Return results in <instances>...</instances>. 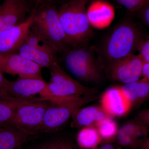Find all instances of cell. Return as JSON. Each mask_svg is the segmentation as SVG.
Wrapping results in <instances>:
<instances>
[{"label":"cell","instance_id":"ffe728a7","mask_svg":"<svg viewBox=\"0 0 149 149\" xmlns=\"http://www.w3.org/2000/svg\"><path fill=\"white\" fill-rule=\"evenodd\" d=\"M102 140L97 128L93 126L83 128L77 134V145L83 149H95Z\"/></svg>","mask_w":149,"mask_h":149},{"label":"cell","instance_id":"e0dca14e","mask_svg":"<svg viewBox=\"0 0 149 149\" xmlns=\"http://www.w3.org/2000/svg\"><path fill=\"white\" fill-rule=\"evenodd\" d=\"M108 118L113 117L102 106L82 107L77 109L72 115L71 126L77 128L95 127L100 121Z\"/></svg>","mask_w":149,"mask_h":149},{"label":"cell","instance_id":"484cf974","mask_svg":"<svg viewBox=\"0 0 149 149\" xmlns=\"http://www.w3.org/2000/svg\"><path fill=\"white\" fill-rule=\"evenodd\" d=\"M134 121L149 130V109L143 110L136 115Z\"/></svg>","mask_w":149,"mask_h":149},{"label":"cell","instance_id":"4fadbf2b","mask_svg":"<svg viewBox=\"0 0 149 149\" xmlns=\"http://www.w3.org/2000/svg\"><path fill=\"white\" fill-rule=\"evenodd\" d=\"M33 9L26 0H3L0 4V32L22 23Z\"/></svg>","mask_w":149,"mask_h":149},{"label":"cell","instance_id":"cb8c5ba5","mask_svg":"<svg viewBox=\"0 0 149 149\" xmlns=\"http://www.w3.org/2000/svg\"><path fill=\"white\" fill-rule=\"evenodd\" d=\"M125 8L130 11L141 10L145 6L149 3V0H116Z\"/></svg>","mask_w":149,"mask_h":149},{"label":"cell","instance_id":"f1b7e54d","mask_svg":"<svg viewBox=\"0 0 149 149\" xmlns=\"http://www.w3.org/2000/svg\"><path fill=\"white\" fill-rule=\"evenodd\" d=\"M35 4V8L39 7L40 6L45 4H53L59 0H32Z\"/></svg>","mask_w":149,"mask_h":149},{"label":"cell","instance_id":"3957f363","mask_svg":"<svg viewBox=\"0 0 149 149\" xmlns=\"http://www.w3.org/2000/svg\"><path fill=\"white\" fill-rule=\"evenodd\" d=\"M30 29L61 55L71 49L61 24L58 10L53 4L36 8Z\"/></svg>","mask_w":149,"mask_h":149},{"label":"cell","instance_id":"7a4b0ae2","mask_svg":"<svg viewBox=\"0 0 149 149\" xmlns=\"http://www.w3.org/2000/svg\"><path fill=\"white\" fill-rule=\"evenodd\" d=\"M143 40L136 25L125 20L114 27L104 40L100 49L102 61L108 65L134 54Z\"/></svg>","mask_w":149,"mask_h":149},{"label":"cell","instance_id":"2e32d148","mask_svg":"<svg viewBox=\"0 0 149 149\" xmlns=\"http://www.w3.org/2000/svg\"><path fill=\"white\" fill-rule=\"evenodd\" d=\"M149 132L146 127L133 120L126 123L118 129L116 139L123 147L138 149Z\"/></svg>","mask_w":149,"mask_h":149},{"label":"cell","instance_id":"1f68e13d","mask_svg":"<svg viewBox=\"0 0 149 149\" xmlns=\"http://www.w3.org/2000/svg\"><path fill=\"white\" fill-rule=\"evenodd\" d=\"M95 149H116V148L114 145L110 143L109 142H108V143L106 142L103 144L100 147L97 148Z\"/></svg>","mask_w":149,"mask_h":149},{"label":"cell","instance_id":"d6986e66","mask_svg":"<svg viewBox=\"0 0 149 149\" xmlns=\"http://www.w3.org/2000/svg\"><path fill=\"white\" fill-rule=\"evenodd\" d=\"M121 88L130 102L132 109L139 107L149 99V80L144 77L138 81L125 84Z\"/></svg>","mask_w":149,"mask_h":149},{"label":"cell","instance_id":"52a82bcc","mask_svg":"<svg viewBox=\"0 0 149 149\" xmlns=\"http://www.w3.org/2000/svg\"><path fill=\"white\" fill-rule=\"evenodd\" d=\"M49 101L39 98L33 100L17 99V108L9 123L20 128L30 136L40 133V127Z\"/></svg>","mask_w":149,"mask_h":149},{"label":"cell","instance_id":"f546056e","mask_svg":"<svg viewBox=\"0 0 149 149\" xmlns=\"http://www.w3.org/2000/svg\"><path fill=\"white\" fill-rule=\"evenodd\" d=\"M142 76L149 80V63H145L142 70Z\"/></svg>","mask_w":149,"mask_h":149},{"label":"cell","instance_id":"d6a6232c","mask_svg":"<svg viewBox=\"0 0 149 149\" xmlns=\"http://www.w3.org/2000/svg\"><path fill=\"white\" fill-rule=\"evenodd\" d=\"M94 1V0H85L86 3L88 2L91 1Z\"/></svg>","mask_w":149,"mask_h":149},{"label":"cell","instance_id":"d4e9b609","mask_svg":"<svg viewBox=\"0 0 149 149\" xmlns=\"http://www.w3.org/2000/svg\"><path fill=\"white\" fill-rule=\"evenodd\" d=\"M137 50L139 52L145 63H149V39L141 40L137 47Z\"/></svg>","mask_w":149,"mask_h":149},{"label":"cell","instance_id":"8992f818","mask_svg":"<svg viewBox=\"0 0 149 149\" xmlns=\"http://www.w3.org/2000/svg\"><path fill=\"white\" fill-rule=\"evenodd\" d=\"M68 72L77 81L86 84H99L102 81L100 68L93 49L86 47L71 49L62 55Z\"/></svg>","mask_w":149,"mask_h":149},{"label":"cell","instance_id":"ac0fdd59","mask_svg":"<svg viewBox=\"0 0 149 149\" xmlns=\"http://www.w3.org/2000/svg\"><path fill=\"white\" fill-rule=\"evenodd\" d=\"M30 135L10 123L0 124V149H18L27 143Z\"/></svg>","mask_w":149,"mask_h":149},{"label":"cell","instance_id":"836d02e7","mask_svg":"<svg viewBox=\"0 0 149 149\" xmlns=\"http://www.w3.org/2000/svg\"><path fill=\"white\" fill-rule=\"evenodd\" d=\"M18 149H22V147H21V148H19Z\"/></svg>","mask_w":149,"mask_h":149},{"label":"cell","instance_id":"83f0119b","mask_svg":"<svg viewBox=\"0 0 149 149\" xmlns=\"http://www.w3.org/2000/svg\"><path fill=\"white\" fill-rule=\"evenodd\" d=\"M141 10V16L145 23L149 26V3Z\"/></svg>","mask_w":149,"mask_h":149},{"label":"cell","instance_id":"4316f807","mask_svg":"<svg viewBox=\"0 0 149 149\" xmlns=\"http://www.w3.org/2000/svg\"><path fill=\"white\" fill-rule=\"evenodd\" d=\"M6 78L4 77L3 73L0 70V98H5L8 97L5 90L4 85Z\"/></svg>","mask_w":149,"mask_h":149},{"label":"cell","instance_id":"5bb4252c","mask_svg":"<svg viewBox=\"0 0 149 149\" xmlns=\"http://www.w3.org/2000/svg\"><path fill=\"white\" fill-rule=\"evenodd\" d=\"M101 103L103 108L113 118L124 116L132 109L130 102L119 86L107 89L102 96Z\"/></svg>","mask_w":149,"mask_h":149},{"label":"cell","instance_id":"277c9868","mask_svg":"<svg viewBox=\"0 0 149 149\" xmlns=\"http://www.w3.org/2000/svg\"><path fill=\"white\" fill-rule=\"evenodd\" d=\"M51 77L44 93L39 98L50 101L54 99L94 96L97 89L83 85L74 80L56 63L49 68Z\"/></svg>","mask_w":149,"mask_h":149},{"label":"cell","instance_id":"4dcf8cb0","mask_svg":"<svg viewBox=\"0 0 149 149\" xmlns=\"http://www.w3.org/2000/svg\"><path fill=\"white\" fill-rule=\"evenodd\" d=\"M138 149H149V137H147L142 141Z\"/></svg>","mask_w":149,"mask_h":149},{"label":"cell","instance_id":"5b68a950","mask_svg":"<svg viewBox=\"0 0 149 149\" xmlns=\"http://www.w3.org/2000/svg\"><path fill=\"white\" fill-rule=\"evenodd\" d=\"M95 95L54 99L49 101L40 133H56L65 125L74 112L96 100Z\"/></svg>","mask_w":149,"mask_h":149},{"label":"cell","instance_id":"7c38bea8","mask_svg":"<svg viewBox=\"0 0 149 149\" xmlns=\"http://www.w3.org/2000/svg\"><path fill=\"white\" fill-rule=\"evenodd\" d=\"M36 10L33 8L22 23L0 32V54L18 53L29 34Z\"/></svg>","mask_w":149,"mask_h":149},{"label":"cell","instance_id":"8fae6325","mask_svg":"<svg viewBox=\"0 0 149 149\" xmlns=\"http://www.w3.org/2000/svg\"><path fill=\"white\" fill-rule=\"evenodd\" d=\"M47 82L42 76L19 78L10 81L6 79L4 88L8 95L14 98L33 100L35 96L41 95L47 85Z\"/></svg>","mask_w":149,"mask_h":149},{"label":"cell","instance_id":"ba28073f","mask_svg":"<svg viewBox=\"0 0 149 149\" xmlns=\"http://www.w3.org/2000/svg\"><path fill=\"white\" fill-rule=\"evenodd\" d=\"M18 53L43 68L48 69L58 61L57 53L44 42L30 29Z\"/></svg>","mask_w":149,"mask_h":149},{"label":"cell","instance_id":"30bf717a","mask_svg":"<svg viewBox=\"0 0 149 149\" xmlns=\"http://www.w3.org/2000/svg\"><path fill=\"white\" fill-rule=\"evenodd\" d=\"M42 68L18 53L0 54V70L19 78L41 77Z\"/></svg>","mask_w":149,"mask_h":149},{"label":"cell","instance_id":"7402d4cb","mask_svg":"<svg viewBox=\"0 0 149 149\" xmlns=\"http://www.w3.org/2000/svg\"><path fill=\"white\" fill-rule=\"evenodd\" d=\"M102 140L107 142L116 139L118 132L116 122L113 118H106L99 122L95 126Z\"/></svg>","mask_w":149,"mask_h":149},{"label":"cell","instance_id":"603a6c76","mask_svg":"<svg viewBox=\"0 0 149 149\" xmlns=\"http://www.w3.org/2000/svg\"><path fill=\"white\" fill-rule=\"evenodd\" d=\"M17 108V99L10 97L0 98V124L9 123Z\"/></svg>","mask_w":149,"mask_h":149},{"label":"cell","instance_id":"6da1fadb","mask_svg":"<svg viewBox=\"0 0 149 149\" xmlns=\"http://www.w3.org/2000/svg\"><path fill=\"white\" fill-rule=\"evenodd\" d=\"M85 0H70L61 6L58 16L71 49L83 47L93 36Z\"/></svg>","mask_w":149,"mask_h":149},{"label":"cell","instance_id":"9a60e30c","mask_svg":"<svg viewBox=\"0 0 149 149\" xmlns=\"http://www.w3.org/2000/svg\"><path fill=\"white\" fill-rule=\"evenodd\" d=\"M87 14L91 26L99 29L109 27L115 17L114 8L103 0L93 1L88 7Z\"/></svg>","mask_w":149,"mask_h":149},{"label":"cell","instance_id":"9c48e42d","mask_svg":"<svg viewBox=\"0 0 149 149\" xmlns=\"http://www.w3.org/2000/svg\"><path fill=\"white\" fill-rule=\"evenodd\" d=\"M144 63L140 54H133L107 65L106 72L113 80L128 84L140 80Z\"/></svg>","mask_w":149,"mask_h":149},{"label":"cell","instance_id":"44dd1931","mask_svg":"<svg viewBox=\"0 0 149 149\" xmlns=\"http://www.w3.org/2000/svg\"><path fill=\"white\" fill-rule=\"evenodd\" d=\"M31 149H80V147L66 136H56L45 140Z\"/></svg>","mask_w":149,"mask_h":149}]
</instances>
